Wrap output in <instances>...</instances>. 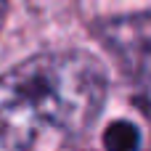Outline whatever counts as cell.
<instances>
[{"label": "cell", "mask_w": 151, "mask_h": 151, "mask_svg": "<svg viewBox=\"0 0 151 151\" xmlns=\"http://www.w3.org/2000/svg\"><path fill=\"white\" fill-rule=\"evenodd\" d=\"M109 74L88 50H45L0 77V151L77 143L101 117Z\"/></svg>", "instance_id": "6da1fadb"}, {"label": "cell", "mask_w": 151, "mask_h": 151, "mask_svg": "<svg viewBox=\"0 0 151 151\" xmlns=\"http://www.w3.org/2000/svg\"><path fill=\"white\" fill-rule=\"evenodd\" d=\"M106 45H111L122 61L125 69H135L146 80V61H149V16H122L114 21H106L101 29Z\"/></svg>", "instance_id": "7a4b0ae2"}, {"label": "cell", "mask_w": 151, "mask_h": 151, "mask_svg": "<svg viewBox=\"0 0 151 151\" xmlns=\"http://www.w3.org/2000/svg\"><path fill=\"white\" fill-rule=\"evenodd\" d=\"M104 146L111 151H133L141 146V133L135 125L125 122V119H117L106 127L104 133Z\"/></svg>", "instance_id": "3957f363"}, {"label": "cell", "mask_w": 151, "mask_h": 151, "mask_svg": "<svg viewBox=\"0 0 151 151\" xmlns=\"http://www.w3.org/2000/svg\"><path fill=\"white\" fill-rule=\"evenodd\" d=\"M5 11H8V0H0V27H3V19H5Z\"/></svg>", "instance_id": "277c9868"}]
</instances>
